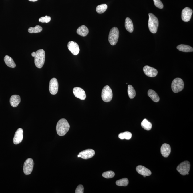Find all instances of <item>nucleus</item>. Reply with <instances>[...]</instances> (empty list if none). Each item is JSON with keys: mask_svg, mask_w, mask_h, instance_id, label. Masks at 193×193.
I'll list each match as a JSON object with an SVG mask.
<instances>
[{"mask_svg": "<svg viewBox=\"0 0 193 193\" xmlns=\"http://www.w3.org/2000/svg\"><path fill=\"white\" fill-rule=\"evenodd\" d=\"M70 125L67 120L65 119L59 120L57 124L56 130L57 133L59 136H62L65 135L69 131Z\"/></svg>", "mask_w": 193, "mask_h": 193, "instance_id": "f257e3e1", "label": "nucleus"}, {"mask_svg": "<svg viewBox=\"0 0 193 193\" xmlns=\"http://www.w3.org/2000/svg\"><path fill=\"white\" fill-rule=\"evenodd\" d=\"M35 63L37 67L41 69L45 63V52L43 49H39L35 52Z\"/></svg>", "mask_w": 193, "mask_h": 193, "instance_id": "f03ea898", "label": "nucleus"}, {"mask_svg": "<svg viewBox=\"0 0 193 193\" xmlns=\"http://www.w3.org/2000/svg\"><path fill=\"white\" fill-rule=\"evenodd\" d=\"M149 20L148 26L149 29L152 33H156L159 25L158 18L154 14L150 13L148 14Z\"/></svg>", "mask_w": 193, "mask_h": 193, "instance_id": "7ed1b4c3", "label": "nucleus"}, {"mask_svg": "<svg viewBox=\"0 0 193 193\" xmlns=\"http://www.w3.org/2000/svg\"><path fill=\"white\" fill-rule=\"evenodd\" d=\"M119 37V31L117 27H114L110 30L108 37L109 42L112 45L117 43Z\"/></svg>", "mask_w": 193, "mask_h": 193, "instance_id": "20e7f679", "label": "nucleus"}, {"mask_svg": "<svg viewBox=\"0 0 193 193\" xmlns=\"http://www.w3.org/2000/svg\"><path fill=\"white\" fill-rule=\"evenodd\" d=\"M184 82L182 79L177 78L174 79L171 84V88L174 93H177L184 89Z\"/></svg>", "mask_w": 193, "mask_h": 193, "instance_id": "39448f33", "label": "nucleus"}, {"mask_svg": "<svg viewBox=\"0 0 193 193\" xmlns=\"http://www.w3.org/2000/svg\"><path fill=\"white\" fill-rule=\"evenodd\" d=\"M113 98V92L110 87L106 86L102 90V98L103 101L109 102L111 101Z\"/></svg>", "mask_w": 193, "mask_h": 193, "instance_id": "423d86ee", "label": "nucleus"}, {"mask_svg": "<svg viewBox=\"0 0 193 193\" xmlns=\"http://www.w3.org/2000/svg\"><path fill=\"white\" fill-rule=\"evenodd\" d=\"M190 168V164L188 161L182 162L177 166V171L181 175H188Z\"/></svg>", "mask_w": 193, "mask_h": 193, "instance_id": "0eeeda50", "label": "nucleus"}, {"mask_svg": "<svg viewBox=\"0 0 193 193\" xmlns=\"http://www.w3.org/2000/svg\"><path fill=\"white\" fill-rule=\"evenodd\" d=\"M34 163L33 160L31 158L27 159L24 162L23 170L25 175L30 174L33 170Z\"/></svg>", "mask_w": 193, "mask_h": 193, "instance_id": "6e6552de", "label": "nucleus"}, {"mask_svg": "<svg viewBox=\"0 0 193 193\" xmlns=\"http://www.w3.org/2000/svg\"><path fill=\"white\" fill-rule=\"evenodd\" d=\"M58 89L59 83L57 79L55 78H52L49 82V92L52 95H55L57 93Z\"/></svg>", "mask_w": 193, "mask_h": 193, "instance_id": "1a4fd4ad", "label": "nucleus"}, {"mask_svg": "<svg viewBox=\"0 0 193 193\" xmlns=\"http://www.w3.org/2000/svg\"><path fill=\"white\" fill-rule=\"evenodd\" d=\"M193 13L192 10L188 7H186L182 12L181 18L184 22H188L191 19Z\"/></svg>", "mask_w": 193, "mask_h": 193, "instance_id": "9d476101", "label": "nucleus"}, {"mask_svg": "<svg viewBox=\"0 0 193 193\" xmlns=\"http://www.w3.org/2000/svg\"><path fill=\"white\" fill-rule=\"evenodd\" d=\"M68 49L71 52L72 54L75 56L79 54L80 51L79 45L76 42L70 41L67 45Z\"/></svg>", "mask_w": 193, "mask_h": 193, "instance_id": "9b49d317", "label": "nucleus"}, {"mask_svg": "<svg viewBox=\"0 0 193 193\" xmlns=\"http://www.w3.org/2000/svg\"><path fill=\"white\" fill-rule=\"evenodd\" d=\"M143 71L145 74L149 77H155L158 74V71L156 69L148 66H144Z\"/></svg>", "mask_w": 193, "mask_h": 193, "instance_id": "f8f14e48", "label": "nucleus"}, {"mask_svg": "<svg viewBox=\"0 0 193 193\" xmlns=\"http://www.w3.org/2000/svg\"><path fill=\"white\" fill-rule=\"evenodd\" d=\"M73 92L74 95L77 98L82 100H84L86 98V93L82 88L75 87L73 89Z\"/></svg>", "mask_w": 193, "mask_h": 193, "instance_id": "ddd939ff", "label": "nucleus"}, {"mask_svg": "<svg viewBox=\"0 0 193 193\" xmlns=\"http://www.w3.org/2000/svg\"><path fill=\"white\" fill-rule=\"evenodd\" d=\"M23 130L19 128L17 130L15 133L13 139V142L15 144H18L22 142L23 139Z\"/></svg>", "mask_w": 193, "mask_h": 193, "instance_id": "4468645a", "label": "nucleus"}, {"mask_svg": "<svg viewBox=\"0 0 193 193\" xmlns=\"http://www.w3.org/2000/svg\"><path fill=\"white\" fill-rule=\"evenodd\" d=\"M80 157L84 159H88L92 158L95 154V152L93 150L87 149L82 151L79 153Z\"/></svg>", "mask_w": 193, "mask_h": 193, "instance_id": "2eb2a0df", "label": "nucleus"}, {"mask_svg": "<svg viewBox=\"0 0 193 193\" xmlns=\"http://www.w3.org/2000/svg\"><path fill=\"white\" fill-rule=\"evenodd\" d=\"M161 152L162 155L164 157H167L171 152V148L169 144L164 143L161 147Z\"/></svg>", "mask_w": 193, "mask_h": 193, "instance_id": "dca6fc26", "label": "nucleus"}, {"mask_svg": "<svg viewBox=\"0 0 193 193\" xmlns=\"http://www.w3.org/2000/svg\"><path fill=\"white\" fill-rule=\"evenodd\" d=\"M136 170L138 174L142 175L149 176L152 174L150 170L142 166H137L136 167Z\"/></svg>", "mask_w": 193, "mask_h": 193, "instance_id": "f3484780", "label": "nucleus"}, {"mask_svg": "<svg viewBox=\"0 0 193 193\" xmlns=\"http://www.w3.org/2000/svg\"><path fill=\"white\" fill-rule=\"evenodd\" d=\"M20 96L18 95H13L11 96L10 99V103L12 107H16L21 102Z\"/></svg>", "mask_w": 193, "mask_h": 193, "instance_id": "a211bd4d", "label": "nucleus"}, {"mask_svg": "<svg viewBox=\"0 0 193 193\" xmlns=\"http://www.w3.org/2000/svg\"><path fill=\"white\" fill-rule=\"evenodd\" d=\"M148 95L153 101L155 102H158L160 101V97L155 91L150 89L148 92Z\"/></svg>", "mask_w": 193, "mask_h": 193, "instance_id": "6ab92c4d", "label": "nucleus"}, {"mask_svg": "<svg viewBox=\"0 0 193 193\" xmlns=\"http://www.w3.org/2000/svg\"><path fill=\"white\" fill-rule=\"evenodd\" d=\"M89 29L84 25L79 27L77 30V33L82 37L86 36L89 33Z\"/></svg>", "mask_w": 193, "mask_h": 193, "instance_id": "aec40b11", "label": "nucleus"}, {"mask_svg": "<svg viewBox=\"0 0 193 193\" xmlns=\"http://www.w3.org/2000/svg\"><path fill=\"white\" fill-rule=\"evenodd\" d=\"M125 27L126 30L129 32H133L134 30V27L132 21L130 18L127 17L125 20Z\"/></svg>", "mask_w": 193, "mask_h": 193, "instance_id": "412c9836", "label": "nucleus"}, {"mask_svg": "<svg viewBox=\"0 0 193 193\" xmlns=\"http://www.w3.org/2000/svg\"><path fill=\"white\" fill-rule=\"evenodd\" d=\"M177 48L180 51L185 52H192L193 49L192 47L187 45H178Z\"/></svg>", "mask_w": 193, "mask_h": 193, "instance_id": "4be33fe9", "label": "nucleus"}, {"mask_svg": "<svg viewBox=\"0 0 193 193\" xmlns=\"http://www.w3.org/2000/svg\"><path fill=\"white\" fill-rule=\"evenodd\" d=\"M4 61L7 66L9 67L14 68L16 67V64L13 59L9 56H5L4 58Z\"/></svg>", "mask_w": 193, "mask_h": 193, "instance_id": "5701e85b", "label": "nucleus"}, {"mask_svg": "<svg viewBox=\"0 0 193 193\" xmlns=\"http://www.w3.org/2000/svg\"><path fill=\"white\" fill-rule=\"evenodd\" d=\"M141 126L143 129L147 130H150L152 128V124L147 119H144L141 122Z\"/></svg>", "mask_w": 193, "mask_h": 193, "instance_id": "b1692460", "label": "nucleus"}, {"mask_svg": "<svg viewBox=\"0 0 193 193\" xmlns=\"http://www.w3.org/2000/svg\"><path fill=\"white\" fill-rule=\"evenodd\" d=\"M128 93L129 97L131 99L134 98L136 95V91L134 88L131 85H128Z\"/></svg>", "mask_w": 193, "mask_h": 193, "instance_id": "393cba45", "label": "nucleus"}, {"mask_svg": "<svg viewBox=\"0 0 193 193\" xmlns=\"http://www.w3.org/2000/svg\"><path fill=\"white\" fill-rule=\"evenodd\" d=\"M132 137V133L130 132L126 131L123 133H120L119 134L118 137L121 140L125 139L126 140H130L131 139Z\"/></svg>", "mask_w": 193, "mask_h": 193, "instance_id": "a878e982", "label": "nucleus"}, {"mask_svg": "<svg viewBox=\"0 0 193 193\" xmlns=\"http://www.w3.org/2000/svg\"><path fill=\"white\" fill-rule=\"evenodd\" d=\"M107 5L106 4H102L96 7V10L99 14H102L107 9Z\"/></svg>", "mask_w": 193, "mask_h": 193, "instance_id": "bb28decb", "label": "nucleus"}, {"mask_svg": "<svg viewBox=\"0 0 193 193\" xmlns=\"http://www.w3.org/2000/svg\"><path fill=\"white\" fill-rule=\"evenodd\" d=\"M42 27L39 25H36L35 27H31L29 28L28 29V32L30 33H38L42 32Z\"/></svg>", "mask_w": 193, "mask_h": 193, "instance_id": "cd10ccee", "label": "nucleus"}, {"mask_svg": "<svg viewBox=\"0 0 193 193\" xmlns=\"http://www.w3.org/2000/svg\"><path fill=\"white\" fill-rule=\"evenodd\" d=\"M129 184L128 180L127 178H123L117 180L116 182V184L120 186H126Z\"/></svg>", "mask_w": 193, "mask_h": 193, "instance_id": "c85d7f7f", "label": "nucleus"}, {"mask_svg": "<svg viewBox=\"0 0 193 193\" xmlns=\"http://www.w3.org/2000/svg\"><path fill=\"white\" fill-rule=\"evenodd\" d=\"M115 176V173L112 171H108L104 172L102 174L103 177L106 178H112Z\"/></svg>", "mask_w": 193, "mask_h": 193, "instance_id": "c756f323", "label": "nucleus"}, {"mask_svg": "<svg viewBox=\"0 0 193 193\" xmlns=\"http://www.w3.org/2000/svg\"><path fill=\"white\" fill-rule=\"evenodd\" d=\"M51 20V18L50 17L45 16V17H43L39 18V22L42 23H48Z\"/></svg>", "mask_w": 193, "mask_h": 193, "instance_id": "7c9ffc66", "label": "nucleus"}, {"mask_svg": "<svg viewBox=\"0 0 193 193\" xmlns=\"http://www.w3.org/2000/svg\"><path fill=\"white\" fill-rule=\"evenodd\" d=\"M154 5L160 9H162L164 8V5L160 0H153Z\"/></svg>", "mask_w": 193, "mask_h": 193, "instance_id": "2f4dec72", "label": "nucleus"}, {"mask_svg": "<svg viewBox=\"0 0 193 193\" xmlns=\"http://www.w3.org/2000/svg\"><path fill=\"white\" fill-rule=\"evenodd\" d=\"M75 193H84V187L82 185H79L77 187V188L76 190V191H75Z\"/></svg>", "mask_w": 193, "mask_h": 193, "instance_id": "473e14b6", "label": "nucleus"}, {"mask_svg": "<svg viewBox=\"0 0 193 193\" xmlns=\"http://www.w3.org/2000/svg\"><path fill=\"white\" fill-rule=\"evenodd\" d=\"M29 1H31V2H36V1H38V0H29Z\"/></svg>", "mask_w": 193, "mask_h": 193, "instance_id": "72a5a7b5", "label": "nucleus"}, {"mask_svg": "<svg viewBox=\"0 0 193 193\" xmlns=\"http://www.w3.org/2000/svg\"><path fill=\"white\" fill-rule=\"evenodd\" d=\"M143 177H146V176H145V175H143Z\"/></svg>", "mask_w": 193, "mask_h": 193, "instance_id": "f704fd0d", "label": "nucleus"}]
</instances>
